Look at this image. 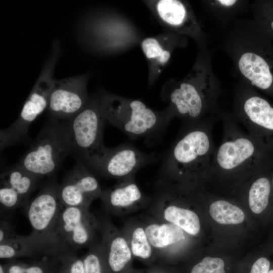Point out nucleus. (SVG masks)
Returning <instances> with one entry per match:
<instances>
[{"instance_id": "obj_22", "label": "nucleus", "mask_w": 273, "mask_h": 273, "mask_svg": "<svg viewBox=\"0 0 273 273\" xmlns=\"http://www.w3.org/2000/svg\"><path fill=\"white\" fill-rule=\"evenodd\" d=\"M37 255L48 256L43 247L30 235L22 236L17 234L12 240L0 244L1 259L11 260Z\"/></svg>"}, {"instance_id": "obj_18", "label": "nucleus", "mask_w": 273, "mask_h": 273, "mask_svg": "<svg viewBox=\"0 0 273 273\" xmlns=\"http://www.w3.org/2000/svg\"><path fill=\"white\" fill-rule=\"evenodd\" d=\"M139 218L157 259L165 262L173 253L174 248L186 240V232L172 223L161 221L149 214Z\"/></svg>"}, {"instance_id": "obj_29", "label": "nucleus", "mask_w": 273, "mask_h": 273, "mask_svg": "<svg viewBox=\"0 0 273 273\" xmlns=\"http://www.w3.org/2000/svg\"><path fill=\"white\" fill-rule=\"evenodd\" d=\"M0 204L1 209L9 211L27 205L13 189L2 185H1L0 188Z\"/></svg>"}, {"instance_id": "obj_3", "label": "nucleus", "mask_w": 273, "mask_h": 273, "mask_svg": "<svg viewBox=\"0 0 273 273\" xmlns=\"http://www.w3.org/2000/svg\"><path fill=\"white\" fill-rule=\"evenodd\" d=\"M73 148L69 122L51 118L17 165L40 178L54 173Z\"/></svg>"}, {"instance_id": "obj_6", "label": "nucleus", "mask_w": 273, "mask_h": 273, "mask_svg": "<svg viewBox=\"0 0 273 273\" xmlns=\"http://www.w3.org/2000/svg\"><path fill=\"white\" fill-rule=\"evenodd\" d=\"M60 55L59 46L54 44L49 57L26 99L16 120L1 130V149L14 144L27 134L30 124L48 108L55 79L53 74Z\"/></svg>"}, {"instance_id": "obj_32", "label": "nucleus", "mask_w": 273, "mask_h": 273, "mask_svg": "<svg viewBox=\"0 0 273 273\" xmlns=\"http://www.w3.org/2000/svg\"><path fill=\"white\" fill-rule=\"evenodd\" d=\"M270 262L264 257L258 258L253 264L250 273H268Z\"/></svg>"}, {"instance_id": "obj_11", "label": "nucleus", "mask_w": 273, "mask_h": 273, "mask_svg": "<svg viewBox=\"0 0 273 273\" xmlns=\"http://www.w3.org/2000/svg\"><path fill=\"white\" fill-rule=\"evenodd\" d=\"M88 75L55 79L48 107L51 118L68 121L85 106L89 96Z\"/></svg>"}, {"instance_id": "obj_14", "label": "nucleus", "mask_w": 273, "mask_h": 273, "mask_svg": "<svg viewBox=\"0 0 273 273\" xmlns=\"http://www.w3.org/2000/svg\"><path fill=\"white\" fill-rule=\"evenodd\" d=\"M149 160L148 156L135 147L122 144L106 147L103 154L86 166L98 175L119 179L134 174Z\"/></svg>"}, {"instance_id": "obj_31", "label": "nucleus", "mask_w": 273, "mask_h": 273, "mask_svg": "<svg viewBox=\"0 0 273 273\" xmlns=\"http://www.w3.org/2000/svg\"><path fill=\"white\" fill-rule=\"evenodd\" d=\"M17 234L14 226L6 220H2L0 222V244L12 240Z\"/></svg>"}, {"instance_id": "obj_9", "label": "nucleus", "mask_w": 273, "mask_h": 273, "mask_svg": "<svg viewBox=\"0 0 273 273\" xmlns=\"http://www.w3.org/2000/svg\"><path fill=\"white\" fill-rule=\"evenodd\" d=\"M86 27L90 43L102 52L120 53L142 40L132 23L118 14L98 15L89 21Z\"/></svg>"}, {"instance_id": "obj_16", "label": "nucleus", "mask_w": 273, "mask_h": 273, "mask_svg": "<svg viewBox=\"0 0 273 273\" xmlns=\"http://www.w3.org/2000/svg\"><path fill=\"white\" fill-rule=\"evenodd\" d=\"M134 176V174L121 178L103 190L100 199L107 212L123 216L149 206L151 200L141 191Z\"/></svg>"}, {"instance_id": "obj_30", "label": "nucleus", "mask_w": 273, "mask_h": 273, "mask_svg": "<svg viewBox=\"0 0 273 273\" xmlns=\"http://www.w3.org/2000/svg\"><path fill=\"white\" fill-rule=\"evenodd\" d=\"M224 267L222 259L205 257L192 267L190 273H225Z\"/></svg>"}, {"instance_id": "obj_33", "label": "nucleus", "mask_w": 273, "mask_h": 273, "mask_svg": "<svg viewBox=\"0 0 273 273\" xmlns=\"http://www.w3.org/2000/svg\"><path fill=\"white\" fill-rule=\"evenodd\" d=\"M132 273H137L134 271ZM147 273H169L165 265H159L151 268Z\"/></svg>"}, {"instance_id": "obj_1", "label": "nucleus", "mask_w": 273, "mask_h": 273, "mask_svg": "<svg viewBox=\"0 0 273 273\" xmlns=\"http://www.w3.org/2000/svg\"><path fill=\"white\" fill-rule=\"evenodd\" d=\"M171 148L162 169L161 180L181 184L210 173L215 146L212 123H189Z\"/></svg>"}, {"instance_id": "obj_2", "label": "nucleus", "mask_w": 273, "mask_h": 273, "mask_svg": "<svg viewBox=\"0 0 273 273\" xmlns=\"http://www.w3.org/2000/svg\"><path fill=\"white\" fill-rule=\"evenodd\" d=\"M263 148L232 119L223 123V137L215 148L210 173L251 174L263 164Z\"/></svg>"}, {"instance_id": "obj_17", "label": "nucleus", "mask_w": 273, "mask_h": 273, "mask_svg": "<svg viewBox=\"0 0 273 273\" xmlns=\"http://www.w3.org/2000/svg\"><path fill=\"white\" fill-rule=\"evenodd\" d=\"M99 232L109 273H132L133 256L121 230L104 216L99 218Z\"/></svg>"}, {"instance_id": "obj_5", "label": "nucleus", "mask_w": 273, "mask_h": 273, "mask_svg": "<svg viewBox=\"0 0 273 273\" xmlns=\"http://www.w3.org/2000/svg\"><path fill=\"white\" fill-rule=\"evenodd\" d=\"M203 75L195 67L184 79L164 87L162 96L168 105L165 112L170 120L179 117L189 123L201 120L214 96Z\"/></svg>"}, {"instance_id": "obj_12", "label": "nucleus", "mask_w": 273, "mask_h": 273, "mask_svg": "<svg viewBox=\"0 0 273 273\" xmlns=\"http://www.w3.org/2000/svg\"><path fill=\"white\" fill-rule=\"evenodd\" d=\"M103 190L94 174L84 163L77 164L58 187V198L64 207L89 209L92 202L100 198Z\"/></svg>"}, {"instance_id": "obj_23", "label": "nucleus", "mask_w": 273, "mask_h": 273, "mask_svg": "<svg viewBox=\"0 0 273 273\" xmlns=\"http://www.w3.org/2000/svg\"><path fill=\"white\" fill-rule=\"evenodd\" d=\"M39 179L17 165L1 173V185L11 188L28 204L29 198Z\"/></svg>"}, {"instance_id": "obj_8", "label": "nucleus", "mask_w": 273, "mask_h": 273, "mask_svg": "<svg viewBox=\"0 0 273 273\" xmlns=\"http://www.w3.org/2000/svg\"><path fill=\"white\" fill-rule=\"evenodd\" d=\"M100 95L90 97L83 108L68 121L73 148L87 165L99 158L106 147L103 143L104 124Z\"/></svg>"}, {"instance_id": "obj_35", "label": "nucleus", "mask_w": 273, "mask_h": 273, "mask_svg": "<svg viewBox=\"0 0 273 273\" xmlns=\"http://www.w3.org/2000/svg\"><path fill=\"white\" fill-rule=\"evenodd\" d=\"M0 273H6L4 264H0Z\"/></svg>"}, {"instance_id": "obj_10", "label": "nucleus", "mask_w": 273, "mask_h": 273, "mask_svg": "<svg viewBox=\"0 0 273 273\" xmlns=\"http://www.w3.org/2000/svg\"><path fill=\"white\" fill-rule=\"evenodd\" d=\"M99 231V218L89 209L78 207H64L61 205L58 213L55 233L62 246L75 252L90 247L95 242Z\"/></svg>"}, {"instance_id": "obj_4", "label": "nucleus", "mask_w": 273, "mask_h": 273, "mask_svg": "<svg viewBox=\"0 0 273 273\" xmlns=\"http://www.w3.org/2000/svg\"><path fill=\"white\" fill-rule=\"evenodd\" d=\"M100 98L105 121L131 138L152 134L170 120L165 112H157L140 100L105 92Z\"/></svg>"}, {"instance_id": "obj_7", "label": "nucleus", "mask_w": 273, "mask_h": 273, "mask_svg": "<svg viewBox=\"0 0 273 273\" xmlns=\"http://www.w3.org/2000/svg\"><path fill=\"white\" fill-rule=\"evenodd\" d=\"M58 187L55 183L46 186L25 206L27 218L32 228L30 236L51 256L70 251L62 246L55 233L56 223L61 207Z\"/></svg>"}, {"instance_id": "obj_28", "label": "nucleus", "mask_w": 273, "mask_h": 273, "mask_svg": "<svg viewBox=\"0 0 273 273\" xmlns=\"http://www.w3.org/2000/svg\"><path fill=\"white\" fill-rule=\"evenodd\" d=\"M59 264L57 273H84L82 257L75 252L67 251L58 255Z\"/></svg>"}, {"instance_id": "obj_20", "label": "nucleus", "mask_w": 273, "mask_h": 273, "mask_svg": "<svg viewBox=\"0 0 273 273\" xmlns=\"http://www.w3.org/2000/svg\"><path fill=\"white\" fill-rule=\"evenodd\" d=\"M121 232L127 242L133 257L139 259L147 264H152L157 259L139 217L126 220Z\"/></svg>"}, {"instance_id": "obj_24", "label": "nucleus", "mask_w": 273, "mask_h": 273, "mask_svg": "<svg viewBox=\"0 0 273 273\" xmlns=\"http://www.w3.org/2000/svg\"><path fill=\"white\" fill-rule=\"evenodd\" d=\"M59 264L58 255L29 263L11 259L4 265L6 273H57Z\"/></svg>"}, {"instance_id": "obj_27", "label": "nucleus", "mask_w": 273, "mask_h": 273, "mask_svg": "<svg viewBox=\"0 0 273 273\" xmlns=\"http://www.w3.org/2000/svg\"><path fill=\"white\" fill-rule=\"evenodd\" d=\"M82 258L84 273H109L101 242L92 245Z\"/></svg>"}, {"instance_id": "obj_26", "label": "nucleus", "mask_w": 273, "mask_h": 273, "mask_svg": "<svg viewBox=\"0 0 273 273\" xmlns=\"http://www.w3.org/2000/svg\"><path fill=\"white\" fill-rule=\"evenodd\" d=\"M270 193V183L264 176L259 177L250 186L248 202L252 211L256 214L262 212L266 207Z\"/></svg>"}, {"instance_id": "obj_37", "label": "nucleus", "mask_w": 273, "mask_h": 273, "mask_svg": "<svg viewBox=\"0 0 273 273\" xmlns=\"http://www.w3.org/2000/svg\"><path fill=\"white\" fill-rule=\"evenodd\" d=\"M268 273H273V269L269 270Z\"/></svg>"}, {"instance_id": "obj_13", "label": "nucleus", "mask_w": 273, "mask_h": 273, "mask_svg": "<svg viewBox=\"0 0 273 273\" xmlns=\"http://www.w3.org/2000/svg\"><path fill=\"white\" fill-rule=\"evenodd\" d=\"M236 117L261 147L273 139V107L264 99L249 95L241 99Z\"/></svg>"}, {"instance_id": "obj_25", "label": "nucleus", "mask_w": 273, "mask_h": 273, "mask_svg": "<svg viewBox=\"0 0 273 273\" xmlns=\"http://www.w3.org/2000/svg\"><path fill=\"white\" fill-rule=\"evenodd\" d=\"M210 215L216 222L224 224H235L242 222L245 218L243 211L229 202L219 200L209 207Z\"/></svg>"}, {"instance_id": "obj_36", "label": "nucleus", "mask_w": 273, "mask_h": 273, "mask_svg": "<svg viewBox=\"0 0 273 273\" xmlns=\"http://www.w3.org/2000/svg\"><path fill=\"white\" fill-rule=\"evenodd\" d=\"M271 27L273 30V21H272V22L271 23Z\"/></svg>"}, {"instance_id": "obj_21", "label": "nucleus", "mask_w": 273, "mask_h": 273, "mask_svg": "<svg viewBox=\"0 0 273 273\" xmlns=\"http://www.w3.org/2000/svg\"><path fill=\"white\" fill-rule=\"evenodd\" d=\"M238 67L243 75L258 88L267 89L273 82V76L265 60L260 55L247 52L243 54L238 61Z\"/></svg>"}, {"instance_id": "obj_38", "label": "nucleus", "mask_w": 273, "mask_h": 273, "mask_svg": "<svg viewBox=\"0 0 273 273\" xmlns=\"http://www.w3.org/2000/svg\"><path fill=\"white\" fill-rule=\"evenodd\" d=\"M272 184H273V178H272Z\"/></svg>"}, {"instance_id": "obj_15", "label": "nucleus", "mask_w": 273, "mask_h": 273, "mask_svg": "<svg viewBox=\"0 0 273 273\" xmlns=\"http://www.w3.org/2000/svg\"><path fill=\"white\" fill-rule=\"evenodd\" d=\"M157 20L171 31L194 38L199 36L200 27L189 5L179 0L145 1Z\"/></svg>"}, {"instance_id": "obj_19", "label": "nucleus", "mask_w": 273, "mask_h": 273, "mask_svg": "<svg viewBox=\"0 0 273 273\" xmlns=\"http://www.w3.org/2000/svg\"><path fill=\"white\" fill-rule=\"evenodd\" d=\"M179 34L169 31L147 37L140 42L148 65V84L152 85L169 61L173 51L180 42Z\"/></svg>"}, {"instance_id": "obj_34", "label": "nucleus", "mask_w": 273, "mask_h": 273, "mask_svg": "<svg viewBox=\"0 0 273 273\" xmlns=\"http://www.w3.org/2000/svg\"><path fill=\"white\" fill-rule=\"evenodd\" d=\"M221 6L224 7H230L234 5L237 1L235 0H218L216 1Z\"/></svg>"}]
</instances>
